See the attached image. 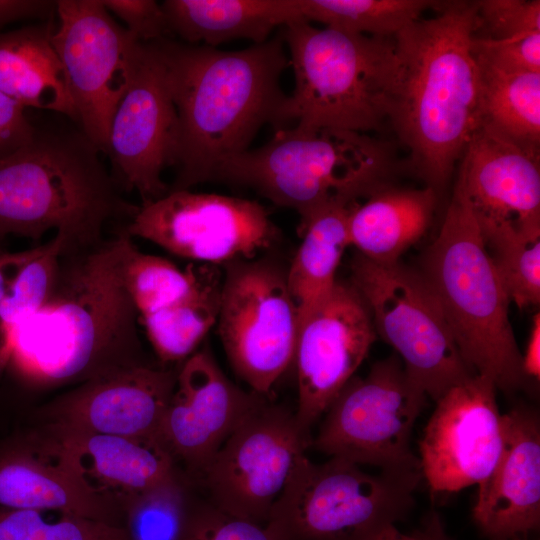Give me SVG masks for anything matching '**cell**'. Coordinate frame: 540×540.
Wrapping results in <instances>:
<instances>
[{
	"label": "cell",
	"mask_w": 540,
	"mask_h": 540,
	"mask_svg": "<svg viewBox=\"0 0 540 540\" xmlns=\"http://www.w3.org/2000/svg\"><path fill=\"white\" fill-rule=\"evenodd\" d=\"M131 238L121 228L96 246L61 252L48 297L13 341L6 371L20 385L55 389L149 365L122 277Z\"/></svg>",
	"instance_id": "cell-1"
},
{
	"label": "cell",
	"mask_w": 540,
	"mask_h": 540,
	"mask_svg": "<svg viewBox=\"0 0 540 540\" xmlns=\"http://www.w3.org/2000/svg\"><path fill=\"white\" fill-rule=\"evenodd\" d=\"M433 9L434 17L394 36L387 111L411 170L438 194L481 126V89L473 49L477 1H436Z\"/></svg>",
	"instance_id": "cell-2"
},
{
	"label": "cell",
	"mask_w": 540,
	"mask_h": 540,
	"mask_svg": "<svg viewBox=\"0 0 540 540\" xmlns=\"http://www.w3.org/2000/svg\"><path fill=\"white\" fill-rule=\"evenodd\" d=\"M178 118L176 177L171 190L208 182L227 159L249 149L265 124L282 128L287 95L280 79L290 66L282 35L246 49L155 40Z\"/></svg>",
	"instance_id": "cell-3"
},
{
	"label": "cell",
	"mask_w": 540,
	"mask_h": 540,
	"mask_svg": "<svg viewBox=\"0 0 540 540\" xmlns=\"http://www.w3.org/2000/svg\"><path fill=\"white\" fill-rule=\"evenodd\" d=\"M80 131L38 130L0 159V237L39 240L56 230L62 253L96 246L112 221L131 219L138 207L125 202Z\"/></svg>",
	"instance_id": "cell-4"
},
{
	"label": "cell",
	"mask_w": 540,
	"mask_h": 540,
	"mask_svg": "<svg viewBox=\"0 0 540 540\" xmlns=\"http://www.w3.org/2000/svg\"><path fill=\"white\" fill-rule=\"evenodd\" d=\"M418 271L473 373L490 378L505 392L526 387L530 380L509 320L510 299L457 183L440 231Z\"/></svg>",
	"instance_id": "cell-5"
},
{
	"label": "cell",
	"mask_w": 540,
	"mask_h": 540,
	"mask_svg": "<svg viewBox=\"0 0 540 540\" xmlns=\"http://www.w3.org/2000/svg\"><path fill=\"white\" fill-rule=\"evenodd\" d=\"M392 167L390 148L365 133L294 126L277 129L264 146L227 159L211 181L250 188L295 210L301 228L329 203H354L387 184Z\"/></svg>",
	"instance_id": "cell-6"
},
{
	"label": "cell",
	"mask_w": 540,
	"mask_h": 540,
	"mask_svg": "<svg viewBox=\"0 0 540 540\" xmlns=\"http://www.w3.org/2000/svg\"><path fill=\"white\" fill-rule=\"evenodd\" d=\"M294 89L281 110L282 128H329L367 134L388 121L396 68L394 37L317 28L305 20L283 27Z\"/></svg>",
	"instance_id": "cell-7"
},
{
	"label": "cell",
	"mask_w": 540,
	"mask_h": 540,
	"mask_svg": "<svg viewBox=\"0 0 540 540\" xmlns=\"http://www.w3.org/2000/svg\"><path fill=\"white\" fill-rule=\"evenodd\" d=\"M422 479L416 471L380 470L330 457L302 455L265 527L275 540H375L407 518Z\"/></svg>",
	"instance_id": "cell-8"
},
{
	"label": "cell",
	"mask_w": 540,
	"mask_h": 540,
	"mask_svg": "<svg viewBox=\"0 0 540 540\" xmlns=\"http://www.w3.org/2000/svg\"><path fill=\"white\" fill-rule=\"evenodd\" d=\"M350 271V282L364 300L376 334L395 350L428 397L437 401L475 374L418 270L400 262L379 264L356 253Z\"/></svg>",
	"instance_id": "cell-9"
},
{
	"label": "cell",
	"mask_w": 540,
	"mask_h": 540,
	"mask_svg": "<svg viewBox=\"0 0 540 540\" xmlns=\"http://www.w3.org/2000/svg\"><path fill=\"white\" fill-rule=\"evenodd\" d=\"M427 398L393 353L374 363L366 376L347 382L323 414L311 444L357 465L421 472L410 440Z\"/></svg>",
	"instance_id": "cell-10"
},
{
	"label": "cell",
	"mask_w": 540,
	"mask_h": 540,
	"mask_svg": "<svg viewBox=\"0 0 540 540\" xmlns=\"http://www.w3.org/2000/svg\"><path fill=\"white\" fill-rule=\"evenodd\" d=\"M218 333L236 374L268 395L293 365L299 317L287 269L270 259L225 265Z\"/></svg>",
	"instance_id": "cell-11"
},
{
	"label": "cell",
	"mask_w": 540,
	"mask_h": 540,
	"mask_svg": "<svg viewBox=\"0 0 540 540\" xmlns=\"http://www.w3.org/2000/svg\"><path fill=\"white\" fill-rule=\"evenodd\" d=\"M52 44L63 67L81 132L105 154L109 128L126 93L142 42L101 0L56 1Z\"/></svg>",
	"instance_id": "cell-12"
},
{
	"label": "cell",
	"mask_w": 540,
	"mask_h": 540,
	"mask_svg": "<svg viewBox=\"0 0 540 540\" xmlns=\"http://www.w3.org/2000/svg\"><path fill=\"white\" fill-rule=\"evenodd\" d=\"M311 441L295 413L263 399L232 431L197 479L210 504L265 526Z\"/></svg>",
	"instance_id": "cell-13"
},
{
	"label": "cell",
	"mask_w": 540,
	"mask_h": 540,
	"mask_svg": "<svg viewBox=\"0 0 540 540\" xmlns=\"http://www.w3.org/2000/svg\"><path fill=\"white\" fill-rule=\"evenodd\" d=\"M123 229L178 257L224 266L254 258L278 234L257 201L186 189L142 204Z\"/></svg>",
	"instance_id": "cell-14"
},
{
	"label": "cell",
	"mask_w": 540,
	"mask_h": 540,
	"mask_svg": "<svg viewBox=\"0 0 540 540\" xmlns=\"http://www.w3.org/2000/svg\"><path fill=\"white\" fill-rule=\"evenodd\" d=\"M178 118L164 61L155 41L142 42L130 85L113 115L105 154L112 177L142 204L169 192L162 172L173 166Z\"/></svg>",
	"instance_id": "cell-15"
},
{
	"label": "cell",
	"mask_w": 540,
	"mask_h": 540,
	"mask_svg": "<svg viewBox=\"0 0 540 540\" xmlns=\"http://www.w3.org/2000/svg\"><path fill=\"white\" fill-rule=\"evenodd\" d=\"M493 381L474 374L436 402L419 442L422 479L433 494L485 481L504 446V420Z\"/></svg>",
	"instance_id": "cell-16"
},
{
	"label": "cell",
	"mask_w": 540,
	"mask_h": 540,
	"mask_svg": "<svg viewBox=\"0 0 540 540\" xmlns=\"http://www.w3.org/2000/svg\"><path fill=\"white\" fill-rule=\"evenodd\" d=\"M377 334L370 312L350 281L333 289L299 324L296 368L300 427H311L355 376Z\"/></svg>",
	"instance_id": "cell-17"
},
{
	"label": "cell",
	"mask_w": 540,
	"mask_h": 540,
	"mask_svg": "<svg viewBox=\"0 0 540 540\" xmlns=\"http://www.w3.org/2000/svg\"><path fill=\"white\" fill-rule=\"evenodd\" d=\"M264 396L246 392L223 373L208 349L196 351L177 371L174 393L158 439L197 479L215 453Z\"/></svg>",
	"instance_id": "cell-18"
},
{
	"label": "cell",
	"mask_w": 540,
	"mask_h": 540,
	"mask_svg": "<svg viewBox=\"0 0 540 540\" xmlns=\"http://www.w3.org/2000/svg\"><path fill=\"white\" fill-rule=\"evenodd\" d=\"M177 371L144 365L97 377L46 404L39 416L54 429L157 437Z\"/></svg>",
	"instance_id": "cell-19"
},
{
	"label": "cell",
	"mask_w": 540,
	"mask_h": 540,
	"mask_svg": "<svg viewBox=\"0 0 540 540\" xmlns=\"http://www.w3.org/2000/svg\"><path fill=\"white\" fill-rule=\"evenodd\" d=\"M0 506L67 514L122 527V514L83 484L45 429L0 439Z\"/></svg>",
	"instance_id": "cell-20"
},
{
	"label": "cell",
	"mask_w": 540,
	"mask_h": 540,
	"mask_svg": "<svg viewBox=\"0 0 540 540\" xmlns=\"http://www.w3.org/2000/svg\"><path fill=\"white\" fill-rule=\"evenodd\" d=\"M457 184L480 228L540 230L539 150L481 125L463 152Z\"/></svg>",
	"instance_id": "cell-21"
},
{
	"label": "cell",
	"mask_w": 540,
	"mask_h": 540,
	"mask_svg": "<svg viewBox=\"0 0 540 540\" xmlns=\"http://www.w3.org/2000/svg\"><path fill=\"white\" fill-rule=\"evenodd\" d=\"M503 420V451L478 485L473 520L489 540H527L540 526V420L526 405L513 407Z\"/></svg>",
	"instance_id": "cell-22"
},
{
	"label": "cell",
	"mask_w": 540,
	"mask_h": 540,
	"mask_svg": "<svg viewBox=\"0 0 540 540\" xmlns=\"http://www.w3.org/2000/svg\"><path fill=\"white\" fill-rule=\"evenodd\" d=\"M83 484L121 514L135 496L178 471L157 437L135 438L44 428Z\"/></svg>",
	"instance_id": "cell-23"
},
{
	"label": "cell",
	"mask_w": 540,
	"mask_h": 540,
	"mask_svg": "<svg viewBox=\"0 0 540 540\" xmlns=\"http://www.w3.org/2000/svg\"><path fill=\"white\" fill-rule=\"evenodd\" d=\"M438 194L430 187L396 188L385 184L352 206L348 218L350 246L379 264L400 257L426 233Z\"/></svg>",
	"instance_id": "cell-24"
},
{
	"label": "cell",
	"mask_w": 540,
	"mask_h": 540,
	"mask_svg": "<svg viewBox=\"0 0 540 540\" xmlns=\"http://www.w3.org/2000/svg\"><path fill=\"white\" fill-rule=\"evenodd\" d=\"M167 33L215 47L237 39L261 44L275 28L303 20L298 0H166Z\"/></svg>",
	"instance_id": "cell-25"
},
{
	"label": "cell",
	"mask_w": 540,
	"mask_h": 540,
	"mask_svg": "<svg viewBox=\"0 0 540 540\" xmlns=\"http://www.w3.org/2000/svg\"><path fill=\"white\" fill-rule=\"evenodd\" d=\"M48 20L0 33V91L24 108L63 114L76 122Z\"/></svg>",
	"instance_id": "cell-26"
},
{
	"label": "cell",
	"mask_w": 540,
	"mask_h": 540,
	"mask_svg": "<svg viewBox=\"0 0 540 540\" xmlns=\"http://www.w3.org/2000/svg\"><path fill=\"white\" fill-rule=\"evenodd\" d=\"M355 203H329L299 228L302 241L286 271L299 324L328 296L337 281L339 264L350 246L348 218Z\"/></svg>",
	"instance_id": "cell-27"
},
{
	"label": "cell",
	"mask_w": 540,
	"mask_h": 540,
	"mask_svg": "<svg viewBox=\"0 0 540 540\" xmlns=\"http://www.w3.org/2000/svg\"><path fill=\"white\" fill-rule=\"evenodd\" d=\"M476 59L481 125L522 147L539 150L540 72H505Z\"/></svg>",
	"instance_id": "cell-28"
},
{
	"label": "cell",
	"mask_w": 540,
	"mask_h": 540,
	"mask_svg": "<svg viewBox=\"0 0 540 540\" xmlns=\"http://www.w3.org/2000/svg\"><path fill=\"white\" fill-rule=\"evenodd\" d=\"M221 286L217 276L206 273L190 296L152 314L139 317L154 352L163 363H182L195 353L217 323Z\"/></svg>",
	"instance_id": "cell-29"
},
{
	"label": "cell",
	"mask_w": 540,
	"mask_h": 540,
	"mask_svg": "<svg viewBox=\"0 0 540 540\" xmlns=\"http://www.w3.org/2000/svg\"><path fill=\"white\" fill-rule=\"evenodd\" d=\"M303 20L352 34L394 37L433 8L430 0H298Z\"/></svg>",
	"instance_id": "cell-30"
},
{
	"label": "cell",
	"mask_w": 540,
	"mask_h": 540,
	"mask_svg": "<svg viewBox=\"0 0 540 540\" xmlns=\"http://www.w3.org/2000/svg\"><path fill=\"white\" fill-rule=\"evenodd\" d=\"M197 502L178 470L125 505L122 527L128 540H183Z\"/></svg>",
	"instance_id": "cell-31"
},
{
	"label": "cell",
	"mask_w": 540,
	"mask_h": 540,
	"mask_svg": "<svg viewBox=\"0 0 540 540\" xmlns=\"http://www.w3.org/2000/svg\"><path fill=\"white\" fill-rule=\"evenodd\" d=\"M192 264L180 269L166 258L141 252L129 240L122 267L124 286L143 317L190 296L202 283L206 272Z\"/></svg>",
	"instance_id": "cell-32"
},
{
	"label": "cell",
	"mask_w": 540,
	"mask_h": 540,
	"mask_svg": "<svg viewBox=\"0 0 540 540\" xmlns=\"http://www.w3.org/2000/svg\"><path fill=\"white\" fill-rule=\"evenodd\" d=\"M479 229L510 302L519 309L538 305L540 230L513 226L479 227Z\"/></svg>",
	"instance_id": "cell-33"
},
{
	"label": "cell",
	"mask_w": 540,
	"mask_h": 540,
	"mask_svg": "<svg viewBox=\"0 0 540 540\" xmlns=\"http://www.w3.org/2000/svg\"><path fill=\"white\" fill-rule=\"evenodd\" d=\"M63 239L55 235L20 272L0 301V377L6 371L15 335L48 297L59 267Z\"/></svg>",
	"instance_id": "cell-34"
},
{
	"label": "cell",
	"mask_w": 540,
	"mask_h": 540,
	"mask_svg": "<svg viewBox=\"0 0 540 540\" xmlns=\"http://www.w3.org/2000/svg\"><path fill=\"white\" fill-rule=\"evenodd\" d=\"M49 513L0 506V540H128L121 526Z\"/></svg>",
	"instance_id": "cell-35"
},
{
	"label": "cell",
	"mask_w": 540,
	"mask_h": 540,
	"mask_svg": "<svg viewBox=\"0 0 540 540\" xmlns=\"http://www.w3.org/2000/svg\"><path fill=\"white\" fill-rule=\"evenodd\" d=\"M477 7L478 37L503 40L540 32L539 0H480Z\"/></svg>",
	"instance_id": "cell-36"
},
{
	"label": "cell",
	"mask_w": 540,
	"mask_h": 540,
	"mask_svg": "<svg viewBox=\"0 0 540 540\" xmlns=\"http://www.w3.org/2000/svg\"><path fill=\"white\" fill-rule=\"evenodd\" d=\"M183 540H275L260 525L216 508L208 501H198Z\"/></svg>",
	"instance_id": "cell-37"
},
{
	"label": "cell",
	"mask_w": 540,
	"mask_h": 540,
	"mask_svg": "<svg viewBox=\"0 0 540 540\" xmlns=\"http://www.w3.org/2000/svg\"><path fill=\"white\" fill-rule=\"evenodd\" d=\"M476 57L505 72H540V32L521 37L493 40L475 35Z\"/></svg>",
	"instance_id": "cell-38"
},
{
	"label": "cell",
	"mask_w": 540,
	"mask_h": 540,
	"mask_svg": "<svg viewBox=\"0 0 540 540\" xmlns=\"http://www.w3.org/2000/svg\"><path fill=\"white\" fill-rule=\"evenodd\" d=\"M109 13L125 24V29L139 42L166 37L167 26L161 4L154 0H101Z\"/></svg>",
	"instance_id": "cell-39"
},
{
	"label": "cell",
	"mask_w": 540,
	"mask_h": 540,
	"mask_svg": "<svg viewBox=\"0 0 540 540\" xmlns=\"http://www.w3.org/2000/svg\"><path fill=\"white\" fill-rule=\"evenodd\" d=\"M35 130L26 108L0 91V159L28 143Z\"/></svg>",
	"instance_id": "cell-40"
},
{
	"label": "cell",
	"mask_w": 540,
	"mask_h": 540,
	"mask_svg": "<svg viewBox=\"0 0 540 540\" xmlns=\"http://www.w3.org/2000/svg\"><path fill=\"white\" fill-rule=\"evenodd\" d=\"M56 13V1L0 0V33L9 24L22 20H50Z\"/></svg>",
	"instance_id": "cell-41"
},
{
	"label": "cell",
	"mask_w": 540,
	"mask_h": 540,
	"mask_svg": "<svg viewBox=\"0 0 540 540\" xmlns=\"http://www.w3.org/2000/svg\"><path fill=\"white\" fill-rule=\"evenodd\" d=\"M47 243L17 252H0V301L4 298L22 269L46 248Z\"/></svg>",
	"instance_id": "cell-42"
},
{
	"label": "cell",
	"mask_w": 540,
	"mask_h": 540,
	"mask_svg": "<svg viewBox=\"0 0 540 540\" xmlns=\"http://www.w3.org/2000/svg\"><path fill=\"white\" fill-rule=\"evenodd\" d=\"M375 540H452L445 532L436 513H430L422 525L409 533L400 531L396 525L388 527Z\"/></svg>",
	"instance_id": "cell-43"
},
{
	"label": "cell",
	"mask_w": 540,
	"mask_h": 540,
	"mask_svg": "<svg viewBox=\"0 0 540 540\" xmlns=\"http://www.w3.org/2000/svg\"><path fill=\"white\" fill-rule=\"evenodd\" d=\"M522 365L526 377L531 381L540 379V315L536 313L532 320V327L522 354Z\"/></svg>",
	"instance_id": "cell-44"
},
{
	"label": "cell",
	"mask_w": 540,
	"mask_h": 540,
	"mask_svg": "<svg viewBox=\"0 0 540 540\" xmlns=\"http://www.w3.org/2000/svg\"><path fill=\"white\" fill-rule=\"evenodd\" d=\"M3 240H4V239H2V238L0 237V243H1Z\"/></svg>",
	"instance_id": "cell-45"
}]
</instances>
